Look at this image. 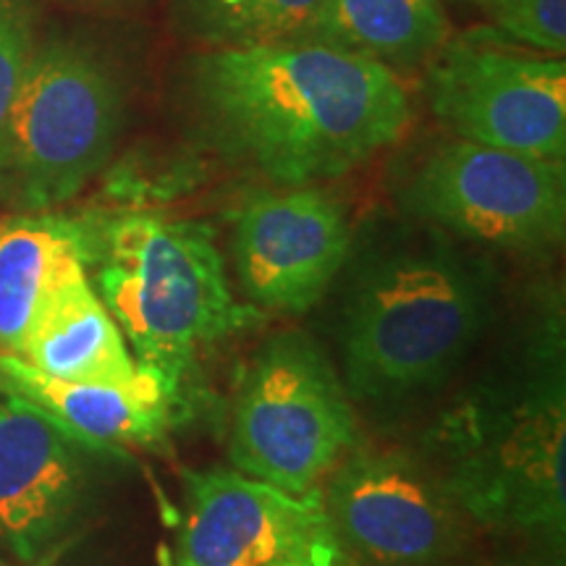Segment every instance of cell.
<instances>
[{
	"mask_svg": "<svg viewBox=\"0 0 566 566\" xmlns=\"http://www.w3.org/2000/svg\"><path fill=\"white\" fill-rule=\"evenodd\" d=\"M493 310L491 263L433 226H396L357 252L344 289L346 391L380 407L438 391L483 338Z\"/></svg>",
	"mask_w": 566,
	"mask_h": 566,
	"instance_id": "2",
	"label": "cell"
},
{
	"mask_svg": "<svg viewBox=\"0 0 566 566\" xmlns=\"http://www.w3.org/2000/svg\"><path fill=\"white\" fill-rule=\"evenodd\" d=\"M396 197L412 221L491 250L543 254L566 233L564 160L470 139L430 147Z\"/></svg>",
	"mask_w": 566,
	"mask_h": 566,
	"instance_id": "7",
	"label": "cell"
},
{
	"mask_svg": "<svg viewBox=\"0 0 566 566\" xmlns=\"http://www.w3.org/2000/svg\"><path fill=\"white\" fill-rule=\"evenodd\" d=\"M187 512L166 566H357L323 491L289 493L237 470L184 472Z\"/></svg>",
	"mask_w": 566,
	"mask_h": 566,
	"instance_id": "9",
	"label": "cell"
},
{
	"mask_svg": "<svg viewBox=\"0 0 566 566\" xmlns=\"http://www.w3.org/2000/svg\"><path fill=\"white\" fill-rule=\"evenodd\" d=\"M292 42L365 55L401 74L441 53L449 19L443 0H321Z\"/></svg>",
	"mask_w": 566,
	"mask_h": 566,
	"instance_id": "16",
	"label": "cell"
},
{
	"mask_svg": "<svg viewBox=\"0 0 566 566\" xmlns=\"http://www.w3.org/2000/svg\"><path fill=\"white\" fill-rule=\"evenodd\" d=\"M124 118V80L95 45H34L0 137V200L19 212L63 208L108 166Z\"/></svg>",
	"mask_w": 566,
	"mask_h": 566,
	"instance_id": "5",
	"label": "cell"
},
{
	"mask_svg": "<svg viewBox=\"0 0 566 566\" xmlns=\"http://www.w3.org/2000/svg\"><path fill=\"white\" fill-rule=\"evenodd\" d=\"M430 467L470 522L564 543V323L548 310L506 365L438 417Z\"/></svg>",
	"mask_w": 566,
	"mask_h": 566,
	"instance_id": "3",
	"label": "cell"
},
{
	"mask_svg": "<svg viewBox=\"0 0 566 566\" xmlns=\"http://www.w3.org/2000/svg\"><path fill=\"white\" fill-rule=\"evenodd\" d=\"M30 0H0V137L34 53Z\"/></svg>",
	"mask_w": 566,
	"mask_h": 566,
	"instance_id": "19",
	"label": "cell"
},
{
	"mask_svg": "<svg viewBox=\"0 0 566 566\" xmlns=\"http://www.w3.org/2000/svg\"><path fill=\"white\" fill-rule=\"evenodd\" d=\"M485 11L499 38L537 53L564 55L566 0H485Z\"/></svg>",
	"mask_w": 566,
	"mask_h": 566,
	"instance_id": "18",
	"label": "cell"
},
{
	"mask_svg": "<svg viewBox=\"0 0 566 566\" xmlns=\"http://www.w3.org/2000/svg\"><path fill=\"white\" fill-rule=\"evenodd\" d=\"M87 271L132 357L174 405L208 346L260 321L233 296L212 226L195 218L87 216Z\"/></svg>",
	"mask_w": 566,
	"mask_h": 566,
	"instance_id": "4",
	"label": "cell"
},
{
	"mask_svg": "<svg viewBox=\"0 0 566 566\" xmlns=\"http://www.w3.org/2000/svg\"><path fill=\"white\" fill-rule=\"evenodd\" d=\"M0 394L24 401L71 438L108 457L126 446L160 443L171 428V407L160 388L76 384L38 370L19 354L0 352Z\"/></svg>",
	"mask_w": 566,
	"mask_h": 566,
	"instance_id": "13",
	"label": "cell"
},
{
	"mask_svg": "<svg viewBox=\"0 0 566 566\" xmlns=\"http://www.w3.org/2000/svg\"><path fill=\"white\" fill-rule=\"evenodd\" d=\"M430 63L428 105L454 137L564 160V55L470 34L446 42Z\"/></svg>",
	"mask_w": 566,
	"mask_h": 566,
	"instance_id": "8",
	"label": "cell"
},
{
	"mask_svg": "<svg viewBox=\"0 0 566 566\" xmlns=\"http://www.w3.org/2000/svg\"><path fill=\"white\" fill-rule=\"evenodd\" d=\"M103 451L0 394V541L24 566H53L84 533Z\"/></svg>",
	"mask_w": 566,
	"mask_h": 566,
	"instance_id": "11",
	"label": "cell"
},
{
	"mask_svg": "<svg viewBox=\"0 0 566 566\" xmlns=\"http://www.w3.org/2000/svg\"><path fill=\"white\" fill-rule=\"evenodd\" d=\"M19 357L61 380L163 391L132 357L116 321L92 286L87 263H74L61 275Z\"/></svg>",
	"mask_w": 566,
	"mask_h": 566,
	"instance_id": "14",
	"label": "cell"
},
{
	"mask_svg": "<svg viewBox=\"0 0 566 566\" xmlns=\"http://www.w3.org/2000/svg\"><path fill=\"white\" fill-rule=\"evenodd\" d=\"M74 263H87V216L19 212L0 223V352L21 354L42 304Z\"/></svg>",
	"mask_w": 566,
	"mask_h": 566,
	"instance_id": "15",
	"label": "cell"
},
{
	"mask_svg": "<svg viewBox=\"0 0 566 566\" xmlns=\"http://www.w3.org/2000/svg\"><path fill=\"white\" fill-rule=\"evenodd\" d=\"M179 95L200 147L275 189L342 179L409 124L399 74L315 42L192 53Z\"/></svg>",
	"mask_w": 566,
	"mask_h": 566,
	"instance_id": "1",
	"label": "cell"
},
{
	"mask_svg": "<svg viewBox=\"0 0 566 566\" xmlns=\"http://www.w3.org/2000/svg\"><path fill=\"white\" fill-rule=\"evenodd\" d=\"M359 443L342 375L313 336L279 331L247 365L233 401V470L281 491H315Z\"/></svg>",
	"mask_w": 566,
	"mask_h": 566,
	"instance_id": "6",
	"label": "cell"
},
{
	"mask_svg": "<svg viewBox=\"0 0 566 566\" xmlns=\"http://www.w3.org/2000/svg\"><path fill=\"white\" fill-rule=\"evenodd\" d=\"M352 244L349 210L321 187L254 195L233 216L239 289L268 313H310L349 263Z\"/></svg>",
	"mask_w": 566,
	"mask_h": 566,
	"instance_id": "12",
	"label": "cell"
},
{
	"mask_svg": "<svg viewBox=\"0 0 566 566\" xmlns=\"http://www.w3.org/2000/svg\"><path fill=\"white\" fill-rule=\"evenodd\" d=\"M321 0H171L168 19L200 51L292 42Z\"/></svg>",
	"mask_w": 566,
	"mask_h": 566,
	"instance_id": "17",
	"label": "cell"
},
{
	"mask_svg": "<svg viewBox=\"0 0 566 566\" xmlns=\"http://www.w3.org/2000/svg\"><path fill=\"white\" fill-rule=\"evenodd\" d=\"M323 501L357 566H446L467 543L470 520L433 467L407 451L357 443Z\"/></svg>",
	"mask_w": 566,
	"mask_h": 566,
	"instance_id": "10",
	"label": "cell"
}]
</instances>
